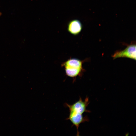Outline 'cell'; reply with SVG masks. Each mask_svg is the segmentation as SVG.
Masks as SVG:
<instances>
[{
	"label": "cell",
	"mask_w": 136,
	"mask_h": 136,
	"mask_svg": "<svg viewBox=\"0 0 136 136\" xmlns=\"http://www.w3.org/2000/svg\"><path fill=\"white\" fill-rule=\"evenodd\" d=\"M2 14V13L1 12H0V16Z\"/></svg>",
	"instance_id": "5"
},
{
	"label": "cell",
	"mask_w": 136,
	"mask_h": 136,
	"mask_svg": "<svg viewBox=\"0 0 136 136\" xmlns=\"http://www.w3.org/2000/svg\"><path fill=\"white\" fill-rule=\"evenodd\" d=\"M136 45H128L124 50L116 52L112 55L114 59L119 57H126L136 60Z\"/></svg>",
	"instance_id": "3"
},
{
	"label": "cell",
	"mask_w": 136,
	"mask_h": 136,
	"mask_svg": "<svg viewBox=\"0 0 136 136\" xmlns=\"http://www.w3.org/2000/svg\"><path fill=\"white\" fill-rule=\"evenodd\" d=\"M89 98L86 97L84 101L80 97L78 101L70 105L66 103V106L69 109V114L67 120H69L75 126L77 130V135L79 134L78 128L81 123L88 121L89 119L86 116L83 115L85 112H90L86 108L89 103Z\"/></svg>",
	"instance_id": "1"
},
{
	"label": "cell",
	"mask_w": 136,
	"mask_h": 136,
	"mask_svg": "<svg viewBox=\"0 0 136 136\" xmlns=\"http://www.w3.org/2000/svg\"><path fill=\"white\" fill-rule=\"evenodd\" d=\"M82 64V62L80 60L72 58L64 62L61 65L64 67L67 76L75 78L81 74L83 70Z\"/></svg>",
	"instance_id": "2"
},
{
	"label": "cell",
	"mask_w": 136,
	"mask_h": 136,
	"mask_svg": "<svg viewBox=\"0 0 136 136\" xmlns=\"http://www.w3.org/2000/svg\"><path fill=\"white\" fill-rule=\"evenodd\" d=\"M82 25L81 22L77 19L70 21L67 26L68 31L71 34L76 35L78 34L82 29Z\"/></svg>",
	"instance_id": "4"
}]
</instances>
